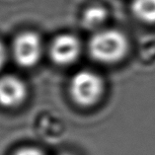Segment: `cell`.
<instances>
[{"label": "cell", "instance_id": "cell-10", "mask_svg": "<svg viewBox=\"0 0 155 155\" xmlns=\"http://www.w3.org/2000/svg\"><path fill=\"white\" fill-rule=\"evenodd\" d=\"M61 155H72V154H69V153H64V154H61Z\"/></svg>", "mask_w": 155, "mask_h": 155}, {"label": "cell", "instance_id": "cell-1", "mask_svg": "<svg viewBox=\"0 0 155 155\" xmlns=\"http://www.w3.org/2000/svg\"><path fill=\"white\" fill-rule=\"evenodd\" d=\"M126 36L117 30H106L94 35L90 40V54L97 61L111 63L123 58L127 51Z\"/></svg>", "mask_w": 155, "mask_h": 155}, {"label": "cell", "instance_id": "cell-6", "mask_svg": "<svg viewBox=\"0 0 155 155\" xmlns=\"http://www.w3.org/2000/svg\"><path fill=\"white\" fill-rule=\"evenodd\" d=\"M131 9L140 21L148 24L155 23V0H134Z\"/></svg>", "mask_w": 155, "mask_h": 155}, {"label": "cell", "instance_id": "cell-7", "mask_svg": "<svg viewBox=\"0 0 155 155\" xmlns=\"http://www.w3.org/2000/svg\"><path fill=\"white\" fill-rule=\"evenodd\" d=\"M107 18V11L101 6H92L86 9L83 14L82 21L86 28L93 29L99 27Z\"/></svg>", "mask_w": 155, "mask_h": 155}, {"label": "cell", "instance_id": "cell-2", "mask_svg": "<svg viewBox=\"0 0 155 155\" xmlns=\"http://www.w3.org/2000/svg\"><path fill=\"white\" fill-rule=\"evenodd\" d=\"M104 83L98 74L88 70L79 71L70 82L73 100L83 107H90L99 101L103 94Z\"/></svg>", "mask_w": 155, "mask_h": 155}, {"label": "cell", "instance_id": "cell-9", "mask_svg": "<svg viewBox=\"0 0 155 155\" xmlns=\"http://www.w3.org/2000/svg\"><path fill=\"white\" fill-rule=\"evenodd\" d=\"M5 61H6V50L5 47L3 46V44L0 41V69L4 65Z\"/></svg>", "mask_w": 155, "mask_h": 155}, {"label": "cell", "instance_id": "cell-4", "mask_svg": "<svg viewBox=\"0 0 155 155\" xmlns=\"http://www.w3.org/2000/svg\"><path fill=\"white\" fill-rule=\"evenodd\" d=\"M81 46L75 36L63 34L55 38L51 46L52 60L60 65L74 62L80 54Z\"/></svg>", "mask_w": 155, "mask_h": 155}, {"label": "cell", "instance_id": "cell-5", "mask_svg": "<svg viewBox=\"0 0 155 155\" xmlns=\"http://www.w3.org/2000/svg\"><path fill=\"white\" fill-rule=\"evenodd\" d=\"M27 97L25 82L14 75H5L0 78V105L5 108L18 107Z\"/></svg>", "mask_w": 155, "mask_h": 155}, {"label": "cell", "instance_id": "cell-8", "mask_svg": "<svg viewBox=\"0 0 155 155\" xmlns=\"http://www.w3.org/2000/svg\"><path fill=\"white\" fill-rule=\"evenodd\" d=\"M14 155H47L38 147H22Z\"/></svg>", "mask_w": 155, "mask_h": 155}, {"label": "cell", "instance_id": "cell-3", "mask_svg": "<svg viewBox=\"0 0 155 155\" xmlns=\"http://www.w3.org/2000/svg\"><path fill=\"white\" fill-rule=\"evenodd\" d=\"M43 54V44L39 35L33 32L20 34L13 43V55L23 67H32L39 62Z\"/></svg>", "mask_w": 155, "mask_h": 155}]
</instances>
